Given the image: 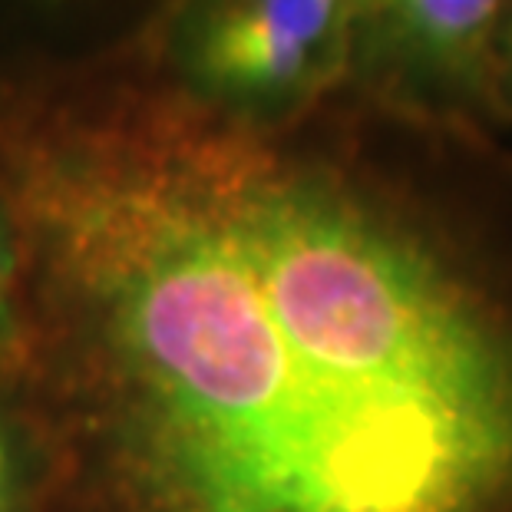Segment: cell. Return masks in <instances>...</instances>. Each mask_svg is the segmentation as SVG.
Here are the masks:
<instances>
[{
  "label": "cell",
  "mask_w": 512,
  "mask_h": 512,
  "mask_svg": "<svg viewBox=\"0 0 512 512\" xmlns=\"http://www.w3.org/2000/svg\"><path fill=\"white\" fill-rule=\"evenodd\" d=\"M0 205L63 512H512V298L380 179L169 93L4 106Z\"/></svg>",
  "instance_id": "1"
},
{
  "label": "cell",
  "mask_w": 512,
  "mask_h": 512,
  "mask_svg": "<svg viewBox=\"0 0 512 512\" xmlns=\"http://www.w3.org/2000/svg\"><path fill=\"white\" fill-rule=\"evenodd\" d=\"M166 57L189 103L278 133L347 80L351 0H182Z\"/></svg>",
  "instance_id": "2"
},
{
  "label": "cell",
  "mask_w": 512,
  "mask_h": 512,
  "mask_svg": "<svg viewBox=\"0 0 512 512\" xmlns=\"http://www.w3.org/2000/svg\"><path fill=\"white\" fill-rule=\"evenodd\" d=\"M509 0H351L347 80L400 113L479 136L503 123L499 27Z\"/></svg>",
  "instance_id": "3"
},
{
  "label": "cell",
  "mask_w": 512,
  "mask_h": 512,
  "mask_svg": "<svg viewBox=\"0 0 512 512\" xmlns=\"http://www.w3.org/2000/svg\"><path fill=\"white\" fill-rule=\"evenodd\" d=\"M37 453L24 423L0 400V512H30L37 499Z\"/></svg>",
  "instance_id": "4"
},
{
  "label": "cell",
  "mask_w": 512,
  "mask_h": 512,
  "mask_svg": "<svg viewBox=\"0 0 512 512\" xmlns=\"http://www.w3.org/2000/svg\"><path fill=\"white\" fill-rule=\"evenodd\" d=\"M20 324H24V255L14 222L0 205V377L14 361Z\"/></svg>",
  "instance_id": "5"
},
{
  "label": "cell",
  "mask_w": 512,
  "mask_h": 512,
  "mask_svg": "<svg viewBox=\"0 0 512 512\" xmlns=\"http://www.w3.org/2000/svg\"><path fill=\"white\" fill-rule=\"evenodd\" d=\"M499 93H503L506 119H512V0L506 4L503 27H499Z\"/></svg>",
  "instance_id": "6"
}]
</instances>
